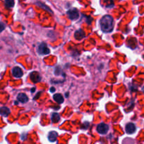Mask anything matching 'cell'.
Returning a JSON list of instances; mask_svg holds the SVG:
<instances>
[{
    "instance_id": "2e32d148",
    "label": "cell",
    "mask_w": 144,
    "mask_h": 144,
    "mask_svg": "<svg viewBox=\"0 0 144 144\" xmlns=\"http://www.w3.org/2000/svg\"><path fill=\"white\" fill-rule=\"evenodd\" d=\"M5 29V25L3 23L0 22V33Z\"/></svg>"
},
{
    "instance_id": "5b68a950",
    "label": "cell",
    "mask_w": 144,
    "mask_h": 144,
    "mask_svg": "<svg viewBox=\"0 0 144 144\" xmlns=\"http://www.w3.org/2000/svg\"><path fill=\"white\" fill-rule=\"evenodd\" d=\"M30 78L33 83H38L41 80V76H40V73H38V71H33L30 74Z\"/></svg>"
},
{
    "instance_id": "5bb4252c",
    "label": "cell",
    "mask_w": 144,
    "mask_h": 144,
    "mask_svg": "<svg viewBox=\"0 0 144 144\" xmlns=\"http://www.w3.org/2000/svg\"><path fill=\"white\" fill-rule=\"evenodd\" d=\"M4 4L7 8H12L14 6V0H5Z\"/></svg>"
},
{
    "instance_id": "8992f818",
    "label": "cell",
    "mask_w": 144,
    "mask_h": 144,
    "mask_svg": "<svg viewBox=\"0 0 144 144\" xmlns=\"http://www.w3.org/2000/svg\"><path fill=\"white\" fill-rule=\"evenodd\" d=\"M12 74L15 78H21L23 75V72L20 67H15L12 69Z\"/></svg>"
},
{
    "instance_id": "277c9868",
    "label": "cell",
    "mask_w": 144,
    "mask_h": 144,
    "mask_svg": "<svg viewBox=\"0 0 144 144\" xmlns=\"http://www.w3.org/2000/svg\"><path fill=\"white\" fill-rule=\"evenodd\" d=\"M97 131L100 134H106L109 131V126L105 123H100L97 126Z\"/></svg>"
},
{
    "instance_id": "7c38bea8",
    "label": "cell",
    "mask_w": 144,
    "mask_h": 144,
    "mask_svg": "<svg viewBox=\"0 0 144 144\" xmlns=\"http://www.w3.org/2000/svg\"><path fill=\"white\" fill-rule=\"evenodd\" d=\"M53 99L59 104H62L64 102V98L60 93H57L55 95H54Z\"/></svg>"
},
{
    "instance_id": "ba28073f",
    "label": "cell",
    "mask_w": 144,
    "mask_h": 144,
    "mask_svg": "<svg viewBox=\"0 0 144 144\" xmlns=\"http://www.w3.org/2000/svg\"><path fill=\"white\" fill-rule=\"evenodd\" d=\"M17 100L22 103H26L28 101V97L25 93H19L17 96Z\"/></svg>"
},
{
    "instance_id": "e0dca14e",
    "label": "cell",
    "mask_w": 144,
    "mask_h": 144,
    "mask_svg": "<svg viewBox=\"0 0 144 144\" xmlns=\"http://www.w3.org/2000/svg\"><path fill=\"white\" fill-rule=\"evenodd\" d=\"M54 91H55V89H54V87H52L51 88H50V91H51V93H54Z\"/></svg>"
},
{
    "instance_id": "4fadbf2b",
    "label": "cell",
    "mask_w": 144,
    "mask_h": 144,
    "mask_svg": "<svg viewBox=\"0 0 144 144\" xmlns=\"http://www.w3.org/2000/svg\"><path fill=\"white\" fill-rule=\"evenodd\" d=\"M60 120V116L59 115L57 112H54L52 115V121L53 123H57Z\"/></svg>"
},
{
    "instance_id": "3957f363",
    "label": "cell",
    "mask_w": 144,
    "mask_h": 144,
    "mask_svg": "<svg viewBox=\"0 0 144 144\" xmlns=\"http://www.w3.org/2000/svg\"><path fill=\"white\" fill-rule=\"evenodd\" d=\"M68 17H69L71 21H75L78 19V16H79V13L78 11L76 8H73V9H69V11L67 12Z\"/></svg>"
},
{
    "instance_id": "52a82bcc",
    "label": "cell",
    "mask_w": 144,
    "mask_h": 144,
    "mask_svg": "<svg viewBox=\"0 0 144 144\" xmlns=\"http://www.w3.org/2000/svg\"><path fill=\"white\" fill-rule=\"evenodd\" d=\"M126 132L128 134H132L136 131V126L133 123H129L126 125Z\"/></svg>"
},
{
    "instance_id": "8fae6325",
    "label": "cell",
    "mask_w": 144,
    "mask_h": 144,
    "mask_svg": "<svg viewBox=\"0 0 144 144\" xmlns=\"http://www.w3.org/2000/svg\"><path fill=\"white\" fill-rule=\"evenodd\" d=\"M10 114V110L7 107H0V115L3 117H7Z\"/></svg>"
},
{
    "instance_id": "7a4b0ae2",
    "label": "cell",
    "mask_w": 144,
    "mask_h": 144,
    "mask_svg": "<svg viewBox=\"0 0 144 144\" xmlns=\"http://www.w3.org/2000/svg\"><path fill=\"white\" fill-rule=\"evenodd\" d=\"M38 52L39 54H42V55H46L48 54L50 52V50L48 48V47L47 46V44L44 42H42L41 44H39L38 47Z\"/></svg>"
},
{
    "instance_id": "9a60e30c",
    "label": "cell",
    "mask_w": 144,
    "mask_h": 144,
    "mask_svg": "<svg viewBox=\"0 0 144 144\" xmlns=\"http://www.w3.org/2000/svg\"><path fill=\"white\" fill-rule=\"evenodd\" d=\"M36 4L38 5V6H39V7H41V8H42V9H44L45 10H47V11H49V12H51V13H52V11H51V9H49L48 7H47L45 4H42V3H41V2L36 3Z\"/></svg>"
},
{
    "instance_id": "6da1fadb",
    "label": "cell",
    "mask_w": 144,
    "mask_h": 144,
    "mask_svg": "<svg viewBox=\"0 0 144 144\" xmlns=\"http://www.w3.org/2000/svg\"><path fill=\"white\" fill-rule=\"evenodd\" d=\"M100 25L101 30L104 33H110L114 28V19L110 15H105L100 19Z\"/></svg>"
},
{
    "instance_id": "9c48e42d",
    "label": "cell",
    "mask_w": 144,
    "mask_h": 144,
    "mask_svg": "<svg viewBox=\"0 0 144 144\" xmlns=\"http://www.w3.org/2000/svg\"><path fill=\"white\" fill-rule=\"evenodd\" d=\"M74 37H75L76 40H81L85 37V33L81 29H79V30L76 31L75 34H74Z\"/></svg>"
},
{
    "instance_id": "30bf717a",
    "label": "cell",
    "mask_w": 144,
    "mask_h": 144,
    "mask_svg": "<svg viewBox=\"0 0 144 144\" xmlns=\"http://www.w3.org/2000/svg\"><path fill=\"white\" fill-rule=\"evenodd\" d=\"M58 136V133L56 131H50L48 135V139L50 142H54L57 140V138Z\"/></svg>"
}]
</instances>
